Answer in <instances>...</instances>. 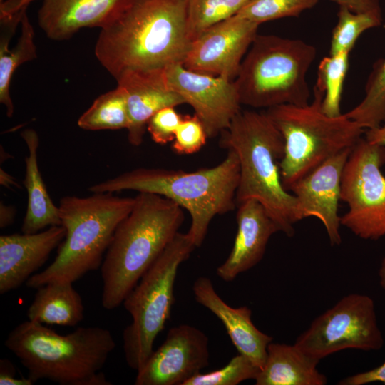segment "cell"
<instances>
[{
  "label": "cell",
  "mask_w": 385,
  "mask_h": 385,
  "mask_svg": "<svg viewBox=\"0 0 385 385\" xmlns=\"http://www.w3.org/2000/svg\"><path fill=\"white\" fill-rule=\"evenodd\" d=\"M189 0H123L100 28L95 56L115 79L127 70L183 63L192 41Z\"/></svg>",
  "instance_id": "obj_1"
},
{
  "label": "cell",
  "mask_w": 385,
  "mask_h": 385,
  "mask_svg": "<svg viewBox=\"0 0 385 385\" xmlns=\"http://www.w3.org/2000/svg\"><path fill=\"white\" fill-rule=\"evenodd\" d=\"M118 225L101 266V304L119 307L168 244L185 219L183 208L163 196L138 192Z\"/></svg>",
  "instance_id": "obj_2"
},
{
  "label": "cell",
  "mask_w": 385,
  "mask_h": 385,
  "mask_svg": "<svg viewBox=\"0 0 385 385\" xmlns=\"http://www.w3.org/2000/svg\"><path fill=\"white\" fill-rule=\"evenodd\" d=\"M240 180L236 153L227 150L218 165L193 172L163 168H137L88 188L92 193L122 190L153 193L177 203L190 214L188 234L200 247L212 219L233 210Z\"/></svg>",
  "instance_id": "obj_3"
},
{
  "label": "cell",
  "mask_w": 385,
  "mask_h": 385,
  "mask_svg": "<svg viewBox=\"0 0 385 385\" xmlns=\"http://www.w3.org/2000/svg\"><path fill=\"white\" fill-rule=\"evenodd\" d=\"M4 344L34 384L48 379L61 385L111 384L101 371L115 347L107 329L80 327L62 335L27 319L9 333Z\"/></svg>",
  "instance_id": "obj_4"
},
{
  "label": "cell",
  "mask_w": 385,
  "mask_h": 385,
  "mask_svg": "<svg viewBox=\"0 0 385 385\" xmlns=\"http://www.w3.org/2000/svg\"><path fill=\"white\" fill-rule=\"evenodd\" d=\"M220 146L234 151L240 164L236 205L250 199L260 202L288 237L294 235L296 200L282 183L279 163L283 138L265 111L240 110L220 133Z\"/></svg>",
  "instance_id": "obj_5"
},
{
  "label": "cell",
  "mask_w": 385,
  "mask_h": 385,
  "mask_svg": "<svg viewBox=\"0 0 385 385\" xmlns=\"http://www.w3.org/2000/svg\"><path fill=\"white\" fill-rule=\"evenodd\" d=\"M135 200L111 192L62 197L58 207L65 237L52 263L30 277L26 285L38 289L52 282L73 283L101 267L117 227L131 212Z\"/></svg>",
  "instance_id": "obj_6"
},
{
  "label": "cell",
  "mask_w": 385,
  "mask_h": 385,
  "mask_svg": "<svg viewBox=\"0 0 385 385\" xmlns=\"http://www.w3.org/2000/svg\"><path fill=\"white\" fill-rule=\"evenodd\" d=\"M316 54L302 40L257 34L234 80L241 105L267 109L308 104L307 75Z\"/></svg>",
  "instance_id": "obj_7"
},
{
  "label": "cell",
  "mask_w": 385,
  "mask_h": 385,
  "mask_svg": "<svg viewBox=\"0 0 385 385\" xmlns=\"http://www.w3.org/2000/svg\"><path fill=\"white\" fill-rule=\"evenodd\" d=\"M322 99L323 94L314 88L313 101L307 105L282 104L265 111L284 142L279 168L287 191L327 160L352 148L364 133L345 113L338 116L324 113Z\"/></svg>",
  "instance_id": "obj_8"
},
{
  "label": "cell",
  "mask_w": 385,
  "mask_h": 385,
  "mask_svg": "<svg viewBox=\"0 0 385 385\" xmlns=\"http://www.w3.org/2000/svg\"><path fill=\"white\" fill-rule=\"evenodd\" d=\"M195 247L188 232H178L122 303L132 317L123 332V349L128 366L136 371L170 318L178 267Z\"/></svg>",
  "instance_id": "obj_9"
},
{
  "label": "cell",
  "mask_w": 385,
  "mask_h": 385,
  "mask_svg": "<svg viewBox=\"0 0 385 385\" xmlns=\"http://www.w3.org/2000/svg\"><path fill=\"white\" fill-rule=\"evenodd\" d=\"M385 146L361 138L353 146L341 180L340 200L348 205L341 225L356 236L377 240L385 236Z\"/></svg>",
  "instance_id": "obj_10"
},
{
  "label": "cell",
  "mask_w": 385,
  "mask_h": 385,
  "mask_svg": "<svg viewBox=\"0 0 385 385\" xmlns=\"http://www.w3.org/2000/svg\"><path fill=\"white\" fill-rule=\"evenodd\" d=\"M384 343L374 300L352 293L316 317L294 344L320 361L344 349L379 350Z\"/></svg>",
  "instance_id": "obj_11"
},
{
  "label": "cell",
  "mask_w": 385,
  "mask_h": 385,
  "mask_svg": "<svg viewBox=\"0 0 385 385\" xmlns=\"http://www.w3.org/2000/svg\"><path fill=\"white\" fill-rule=\"evenodd\" d=\"M209 339L200 329L179 324L169 329L137 371L135 385H183L209 365Z\"/></svg>",
  "instance_id": "obj_12"
},
{
  "label": "cell",
  "mask_w": 385,
  "mask_h": 385,
  "mask_svg": "<svg viewBox=\"0 0 385 385\" xmlns=\"http://www.w3.org/2000/svg\"><path fill=\"white\" fill-rule=\"evenodd\" d=\"M259 26L237 15L211 26L192 41L183 66L234 81Z\"/></svg>",
  "instance_id": "obj_13"
},
{
  "label": "cell",
  "mask_w": 385,
  "mask_h": 385,
  "mask_svg": "<svg viewBox=\"0 0 385 385\" xmlns=\"http://www.w3.org/2000/svg\"><path fill=\"white\" fill-rule=\"evenodd\" d=\"M165 71L170 86L193 108L208 138L220 135L240 111L234 81L191 71L183 63L170 65Z\"/></svg>",
  "instance_id": "obj_14"
},
{
  "label": "cell",
  "mask_w": 385,
  "mask_h": 385,
  "mask_svg": "<svg viewBox=\"0 0 385 385\" xmlns=\"http://www.w3.org/2000/svg\"><path fill=\"white\" fill-rule=\"evenodd\" d=\"M352 148L327 160L296 182L289 190L296 200L297 222L307 217L319 220L326 230L332 246L342 242L341 217L338 213L341 180Z\"/></svg>",
  "instance_id": "obj_15"
},
{
  "label": "cell",
  "mask_w": 385,
  "mask_h": 385,
  "mask_svg": "<svg viewBox=\"0 0 385 385\" xmlns=\"http://www.w3.org/2000/svg\"><path fill=\"white\" fill-rule=\"evenodd\" d=\"M115 80L117 85L126 91L129 115L128 140L133 146L141 145L148 122L157 111L185 103L183 98L170 86L165 68L127 70Z\"/></svg>",
  "instance_id": "obj_16"
},
{
  "label": "cell",
  "mask_w": 385,
  "mask_h": 385,
  "mask_svg": "<svg viewBox=\"0 0 385 385\" xmlns=\"http://www.w3.org/2000/svg\"><path fill=\"white\" fill-rule=\"evenodd\" d=\"M66 230L62 225L48 227L31 234L0 237V294L16 289L31 277L62 242Z\"/></svg>",
  "instance_id": "obj_17"
},
{
  "label": "cell",
  "mask_w": 385,
  "mask_h": 385,
  "mask_svg": "<svg viewBox=\"0 0 385 385\" xmlns=\"http://www.w3.org/2000/svg\"><path fill=\"white\" fill-rule=\"evenodd\" d=\"M237 230L232 248L226 260L217 268L223 281H233L262 259L267 243L279 230L265 207L250 199L237 205Z\"/></svg>",
  "instance_id": "obj_18"
},
{
  "label": "cell",
  "mask_w": 385,
  "mask_h": 385,
  "mask_svg": "<svg viewBox=\"0 0 385 385\" xmlns=\"http://www.w3.org/2000/svg\"><path fill=\"white\" fill-rule=\"evenodd\" d=\"M192 291L197 302L222 322L238 353L261 369L266 361L267 346L273 338L255 327L251 309L245 306L235 308L228 305L218 295L211 279L206 277L196 279Z\"/></svg>",
  "instance_id": "obj_19"
},
{
  "label": "cell",
  "mask_w": 385,
  "mask_h": 385,
  "mask_svg": "<svg viewBox=\"0 0 385 385\" xmlns=\"http://www.w3.org/2000/svg\"><path fill=\"white\" fill-rule=\"evenodd\" d=\"M123 0H43L40 28L55 41L71 38L83 28H101Z\"/></svg>",
  "instance_id": "obj_20"
},
{
  "label": "cell",
  "mask_w": 385,
  "mask_h": 385,
  "mask_svg": "<svg viewBox=\"0 0 385 385\" xmlns=\"http://www.w3.org/2000/svg\"><path fill=\"white\" fill-rule=\"evenodd\" d=\"M319 363L294 344L272 342L265 363L254 380L256 385H325L327 379L317 369Z\"/></svg>",
  "instance_id": "obj_21"
},
{
  "label": "cell",
  "mask_w": 385,
  "mask_h": 385,
  "mask_svg": "<svg viewBox=\"0 0 385 385\" xmlns=\"http://www.w3.org/2000/svg\"><path fill=\"white\" fill-rule=\"evenodd\" d=\"M29 150L25 158L26 172L24 184L28 195L26 214L21 232L36 233L53 225H61L58 207L53 202L42 178L38 164L39 138L31 128L21 133Z\"/></svg>",
  "instance_id": "obj_22"
},
{
  "label": "cell",
  "mask_w": 385,
  "mask_h": 385,
  "mask_svg": "<svg viewBox=\"0 0 385 385\" xmlns=\"http://www.w3.org/2000/svg\"><path fill=\"white\" fill-rule=\"evenodd\" d=\"M28 319L46 324L74 327L84 317V306L71 282H52L37 289Z\"/></svg>",
  "instance_id": "obj_23"
},
{
  "label": "cell",
  "mask_w": 385,
  "mask_h": 385,
  "mask_svg": "<svg viewBox=\"0 0 385 385\" xmlns=\"http://www.w3.org/2000/svg\"><path fill=\"white\" fill-rule=\"evenodd\" d=\"M77 124L86 130L127 129L129 115L126 91L120 86L96 98L79 117Z\"/></svg>",
  "instance_id": "obj_24"
},
{
  "label": "cell",
  "mask_w": 385,
  "mask_h": 385,
  "mask_svg": "<svg viewBox=\"0 0 385 385\" xmlns=\"http://www.w3.org/2000/svg\"><path fill=\"white\" fill-rule=\"evenodd\" d=\"M37 57L34 29L26 13L21 21V33L15 46L0 53V102L11 117L14 108L10 96V83L16 69Z\"/></svg>",
  "instance_id": "obj_25"
},
{
  "label": "cell",
  "mask_w": 385,
  "mask_h": 385,
  "mask_svg": "<svg viewBox=\"0 0 385 385\" xmlns=\"http://www.w3.org/2000/svg\"><path fill=\"white\" fill-rule=\"evenodd\" d=\"M345 115L366 130L378 128L385 121V58L374 65L362 101Z\"/></svg>",
  "instance_id": "obj_26"
},
{
  "label": "cell",
  "mask_w": 385,
  "mask_h": 385,
  "mask_svg": "<svg viewBox=\"0 0 385 385\" xmlns=\"http://www.w3.org/2000/svg\"><path fill=\"white\" fill-rule=\"evenodd\" d=\"M349 53L341 52L322 59L314 88L323 94L322 108L329 116L342 114L340 103L343 84L349 68Z\"/></svg>",
  "instance_id": "obj_27"
},
{
  "label": "cell",
  "mask_w": 385,
  "mask_h": 385,
  "mask_svg": "<svg viewBox=\"0 0 385 385\" xmlns=\"http://www.w3.org/2000/svg\"><path fill=\"white\" fill-rule=\"evenodd\" d=\"M337 17V23L332 31L329 55L349 53L362 33L379 26L383 20L381 11L358 13L344 6H339Z\"/></svg>",
  "instance_id": "obj_28"
},
{
  "label": "cell",
  "mask_w": 385,
  "mask_h": 385,
  "mask_svg": "<svg viewBox=\"0 0 385 385\" xmlns=\"http://www.w3.org/2000/svg\"><path fill=\"white\" fill-rule=\"evenodd\" d=\"M250 0H189L188 31L191 41L211 26L236 15Z\"/></svg>",
  "instance_id": "obj_29"
},
{
  "label": "cell",
  "mask_w": 385,
  "mask_h": 385,
  "mask_svg": "<svg viewBox=\"0 0 385 385\" xmlns=\"http://www.w3.org/2000/svg\"><path fill=\"white\" fill-rule=\"evenodd\" d=\"M319 0H250L236 14L260 25L285 17L298 16Z\"/></svg>",
  "instance_id": "obj_30"
},
{
  "label": "cell",
  "mask_w": 385,
  "mask_h": 385,
  "mask_svg": "<svg viewBox=\"0 0 385 385\" xmlns=\"http://www.w3.org/2000/svg\"><path fill=\"white\" fill-rule=\"evenodd\" d=\"M260 369L245 356L239 354L223 367L208 373H198L183 385H237L255 379Z\"/></svg>",
  "instance_id": "obj_31"
},
{
  "label": "cell",
  "mask_w": 385,
  "mask_h": 385,
  "mask_svg": "<svg viewBox=\"0 0 385 385\" xmlns=\"http://www.w3.org/2000/svg\"><path fill=\"white\" fill-rule=\"evenodd\" d=\"M207 135L196 115H186L178 125L172 143L173 150L180 155L198 152L205 144Z\"/></svg>",
  "instance_id": "obj_32"
},
{
  "label": "cell",
  "mask_w": 385,
  "mask_h": 385,
  "mask_svg": "<svg viewBox=\"0 0 385 385\" xmlns=\"http://www.w3.org/2000/svg\"><path fill=\"white\" fill-rule=\"evenodd\" d=\"M183 117L175 107H165L157 111L147 124V130L152 140L160 145L173 142Z\"/></svg>",
  "instance_id": "obj_33"
},
{
  "label": "cell",
  "mask_w": 385,
  "mask_h": 385,
  "mask_svg": "<svg viewBox=\"0 0 385 385\" xmlns=\"http://www.w3.org/2000/svg\"><path fill=\"white\" fill-rule=\"evenodd\" d=\"M374 382L385 384V361L379 366L339 381V385H364Z\"/></svg>",
  "instance_id": "obj_34"
},
{
  "label": "cell",
  "mask_w": 385,
  "mask_h": 385,
  "mask_svg": "<svg viewBox=\"0 0 385 385\" xmlns=\"http://www.w3.org/2000/svg\"><path fill=\"white\" fill-rule=\"evenodd\" d=\"M34 382L29 378H17L13 364L7 359L0 360L1 385H32Z\"/></svg>",
  "instance_id": "obj_35"
},
{
  "label": "cell",
  "mask_w": 385,
  "mask_h": 385,
  "mask_svg": "<svg viewBox=\"0 0 385 385\" xmlns=\"http://www.w3.org/2000/svg\"><path fill=\"white\" fill-rule=\"evenodd\" d=\"M354 12L381 11L379 0H330Z\"/></svg>",
  "instance_id": "obj_36"
},
{
  "label": "cell",
  "mask_w": 385,
  "mask_h": 385,
  "mask_svg": "<svg viewBox=\"0 0 385 385\" xmlns=\"http://www.w3.org/2000/svg\"><path fill=\"white\" fill-rule=\"evenodd\" d=\"M365 134L369 142L385 146V121L378 128L366 130Z\"/></svg>",
  "instance_id": "obj_37"
},
{
  "label": "cell",
  "mask_w": 385,
  "mask_h": 385,
  "mask_svg": "<svg viewBox=\"0 0 385 385\" xmlns=\"http://www.w3.org/2000/svg\"><path fill=\"white\" fill-rule=\"evenodd\" d=\"M16 216V210L10 205L1 202L0 227L5 228L11 225Z\"/></svg>",
  "instance_id": "obj_38"
},
{
  "label": "cell",
  "mask_w": 385,
  "mask_h": 385,
  "mask_svg": "<svg viewBox=\"0 0 385 385\" xmlns=\"http://www.w3.org/2000/svg\"><path fill=\"white\" fill-rule=\"evenodd\" d=\"M0 183L2 185L6 188H11L12 186L20 188L15 179L4 170H0Z\"/></svg>",
  "instance_id": "obj_39"
},
{
  "label": "cell",
  "mask_w": 385,
  "mask_h": 385,
  "mask_svg": "<svg viewBox=\"0 0 385 385\" xmlns=\"http://www.w3.org/2000/svg\"><path fill=\"white\" fill-rule=\"evenodd\" d=\"M378 275L379 278V284L385 290V257L381 260Z\"/></svg>",
  "instance_id": "obj_40"
},
{
  "label": "cell",
  "mask_w": 385,
  "mask_h": 385,
  "mask_svg": "<svg viewBox=\"0 0 385 385\" xmlns=\"http://www.w3.org/2000/svg\"><path fill=\"white\" fill-rule=\"evenodd\" d=\"M4 0H0V2L3 1Z\"/></svg>",
  "instance_id": "obj_41"
}]
</instances>
